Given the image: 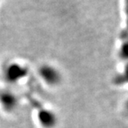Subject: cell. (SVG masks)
<instances>
[{
    "label": "cell",
    "mask_w": 128,
    "mask_h": 128,
    "mask_svg": "<svg viewBox=\"0 0 128 128\" xmlns=\"http://www.w3.org/2000/svg\"><path fill=\"white\" fill-rule=\"evenodd\" d=\"M30 69L26 65L19 62H8L2 69L1 75L7 86L19 84L28 77Z\"/></svg>",
    "instance_id": "obj_1"
},
{
    "label": "cell",
    "mask_w": 128,
    "mask_h": 128,
    "mask_svg": "<svg viewBox=\"0 0 128 128\" xmlns=\"http://www.w3.org/2000/svg\"><path fill=\"white\" fill-rule=\"evenodd\" d=\"M38 75L43 84L51 88L60 86L63 81L61 70L52 63H43L38 68Z\"/></svg>",
    "instance_id": "obj_2"
},
{
    "label": "cell",
    "mask_w": 128,
    "mask_h": 128,
    "mask_svg": "<svg viewBox=\"0 0 128 128\" xmlns=\"http://www.w3.org/2000/svg\"><path fill=\"white\" fill-rule=\"evenodd\" d=\"M21 104V99L12 87L6 86L0 89V107L4 113L14 114Z\"/></svg>",
    "instance_id": "obj_3"
},
{
    "label": "cell",
    "mask_w": 128,
    "mask_h": 128,
    "mask_svg": "<svg viewBox=\"0 0 128 128\" xmlns=\"http://www.w3.org/2000/svg\"><path fill=\"white\" fill-rule=\"evenodd\" d=\"M36 118L42 128H56L59 124V116L56 113L41 104L36 106Z\"/></svg>",
    "instance_id": "obj_4"
},
{
    "label": "cell",
    "mask_w": 128,
    "mask_h": 128,
    "mask_svg": "<svg viewBox=\"0 0 128 128\" xmlns=\"http://www.w3.org/2000/svg\"><path fill=\"white\" fill-rule=\"evenodd\" d=\"M125 10H126V15H127V19H128V0H126L125 2Z\"/></svg>",
    "instance_id": "obj_5"
}]
</instances>
